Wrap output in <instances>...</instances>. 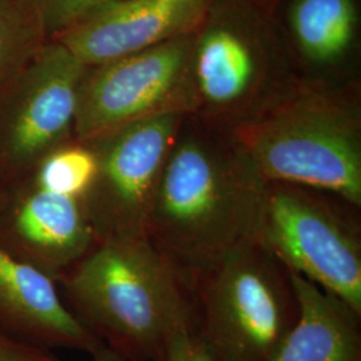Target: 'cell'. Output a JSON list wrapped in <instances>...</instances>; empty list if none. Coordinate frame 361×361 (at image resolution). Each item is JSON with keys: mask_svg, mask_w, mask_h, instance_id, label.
Returning a JSON list of instances; mask_svg holds the SVG:
<instances>
[{"mask_svg": "<svg viewBox=\"0 0 361 361\" xmlns=\"http://www.w3.org/2000/svg\"><path fill=\"white\" fill-rule=\"evenodd\" d=\"M267 180L232 133L186 116L164 165L146 238L188 288L257 237Z\"/></svg>", "mask_w": 361, "mask_h": 361, "instance_id": "cell-1", "label": "cell"}, {"mask_svg": "<svg viewBox=\"0 0 361 361\" xmlns=\"http://www.w3.org/2000/svg\"><path fill=\"white\" fill-rule=\"evenodd\" d=\"M79 323L130 361H157L193 331L192 292L146 237L97 241L56 283Z\"/></svg>", "mask_w": 361, "mask_h": 361, "instance_id": "cell-2", "label": "cell"}, {"mask_svg": "<svg viewBox=\"0 0 361 361\" xmlns=\"http://www.w3.org/2000/svg\"><path fill=\"white\" fill-rule=\"evenodd\" d=\"M283 39L253 0H210L194 31L192 114L233 133L296 90Z\"/></svg>", "mask_w": 361, "mask_h": 361, "instance_id": "cell-3", "label": "cell"}, {"mask_svg": "<svg viewBox=\"0 0 361 361\" xmlns=\"http://www.w3.org/2000/svg\"><path fill=\"white\" fill-rule=\"evenodd\" d=\"M232 134L267 182L332 192L361 207V107L355 92L300 83Z\"/></svg>", "mask_w": 361, "mask_h": 361, "instance_id": "cell-4", "label": "cell"}, {"mask_svg": "<svg viewBox=\"0 0 361 361\" xmlns=\"http://www.w3.org/2000/svg\"><path fill=\"white\" fill-rule=\"evenodd\" d=\"M193 334L213 361H269L300 319L292 273L257 240L195 279Z\"/></svg>", "mask_w": 361, "mask_h": 361, "instance_id": "cell-5", "label": "cell"}, {"mask_svg": "<svg viewBox=\"0 0 361 361\" xmlns=\"http://www.w3.org/2000/svg\"><path fill=\"white\" fill-rule=\"evenodd\" d=\"M360 210L332 192L267 182L256 240L288 271L361 314Z\"/></svg>", "mask_w": 361, "mask_h": 361, "instance_id": "cell-6", "label": "cell"}, {"mask_svg": "<svg viewBox=\"0 0 361 361\" xmlns=\"http://www.w3.org/2000/svg\"><path fill=\"white\" fill-rule=\"evenodd\" d=\"M83 65L49 39L0 87V185L28 176L43 157L74 138Z\"/></svg>", "mask_w": 361, "mask_h": 361, "instance_id": "cell-7", "label": "cell"}, {"mask_svg": "<svg viewBox=\"0 0 361 361\" xmlns=\"http://www.w3.org/2000/svg\"><path fill=\"white\" fill-rule=\"evenodd\" d=\"M193 34L89 67L79 91L74 138L90 142L165 113L190 116Z\"/></svg>", "mask_w": 361, "mask_h": 361, "instance_id": "cell-8", "label": "cell"}, {"mask_svg": "<svg viewBox=\"0 0 361 361\" xmlns=\"http://www.w3.org/2000/svg\"><path fill=\"white\" fill-rule=\"evenodd\" d=\"M186 116H147L87 142L97 174L83 207L97 241L146 237L158 180Z\"/></svg>", "mask_w": 361, "mask_h": 361, "instance_id": "cell-9", "label": "cell"}, {"mask_svg": "<svg viewBox=\"0 0 361 361\" xmlns=\"http://www.w3.org/2000/svg\"><path fill=\"white\" fill-rule=\"evenodd\" d=\"M97 244L83 201L32 173L0 185V247L58 283Z\"/></svg>", "mask_w": 361, "mask_h": 361, "instance_id": "cell-10", "label": "cell"}, {"mask_svg": "<svg viewBox=\"0 0 361 361\" xmlns=\"http://www.w3.org/2000/svg\"><path fill=\"white\" fill-rule=\"evenodd\" d=\"M210 0H119L70 27L56 40L87 67L193 34Z\"/></svg>", "mask_w": 361, "mask_h": 361, "instance_id": "cell-11", "label": "cell"}, {"mask_svg": "<svg viewBox=\"0 0 361 361\" xmlns=\"http://www.w3.org/2000/svg\"><path fill=\"white\" fill-rule=\"evenodd\" d=\"M0 331L44 348L91 355L101 345L66 307L56 283L0 247Z\"/></svg>", "mask_w": 361, "mask_h": 361, "instance_id": "cell-12", "label": "cell"}, {"mask_svg": "<svg viewBox=\"0 0 361 361\" xmlns=\"http://www.w3.org/2000/svg\"><path fill=\"white\" fill-rule=\"evenodd\" d=\"M292 280L300 319L269 361H361L360 313L300 274Z\"/></svg>", "mask_w": 361, "mask_h": 361, "instance_id": "cell-13", "label": "cell"}, {"mask_svg": "<svg viewBox=\"0 0 361 361\" xmlns=\"http://www.w3.org/2000/svg\"><path fill=\"white\" fill-rule=\"evenodd\" d=\"M288 25L293 44L312 65L326 67L343 62L357 35L355 0H295Z\"/></svg>", "mask_w": 361, "mask_h": 361, "instance_id": "cell-14", "label": "cell"}, {"mask_svg": "<svg viewBox=\"0 0 361 361\" xmlns=\"http://www.w3.org/2000/svg\"><path fill=\"white\" fill-rule=\"evenodd\" d=\"M49 40L31 0H0V87Z\"/></svg>", "mask_w": 361, "mask_h": 361, "instance_id": "cell-15", "label": "cell"}, {"mask_svg": "<svg viewBox=\"0 0 361 361\" xmlns=\"http://www.w3.org/2000/svg\"><path fill=\"white\" fill-rule=\"evenodd\" d=\"M31 173L52 192L83 201L97 174V157L89 143L73 138L43 157Z\"/></svg>", "mask_w": 361, "mask_h": 361, "instance_id": "cell-16", "label": "cell"}, {"mask_svg": "<svg viewBox=\"0 0 361 361\" xmlns=\"http://www.w3.org/2000/svg\"><path fill=\"white\" fill-rule=\"evenodd\" d=\"M43 20L49 39L56 38L91 13L119 0H31Z\"/></svg>", "mask_w": 361, "mask_h": 361, "instance_id": "cell-17", "label": "cell"}, {"mask_svg": "<svg viewBox=\"0 0 361 361\" xmlns=\"http://www.w3.org/2000/svg\"><path fill=\"white\" fill-rule=\"evenodd\" d=\"M0 361H66L51 349L0 331Z\"/></svg>", "mask_w": 361, "mask_h": 361, "instance_id": "cell-18", "label": "cell"}, {"mask_svg": "<svg viewBox=\"0 0 361 361\" xmlns=\"http://www.w3.org/2000/svg\"><path fill=\"white\" fill-rule=\"evenodd\" d=\"M157 361H213L193 331H180L169 341Z\"/></svg>", "mask_w": 361, "mask_h": 361, "instance_id": "cell-19", "label": "cell"}, {"mask_svg": "<svg viewBox=\"0 0 361 361\" xmlns=\"http://www.w3.org/2000/svg\"><path fill=\"white\" fill-rule=\"evenodd\" d=\"M90 356L92 361H130L116 353L114 350L107 348L106 345H101L95 352H92Z\"/></svg>", "mask_w": 361, "mask_h": 361, "instance_id": "cell-20", "label": "cell"}]
</instances>
